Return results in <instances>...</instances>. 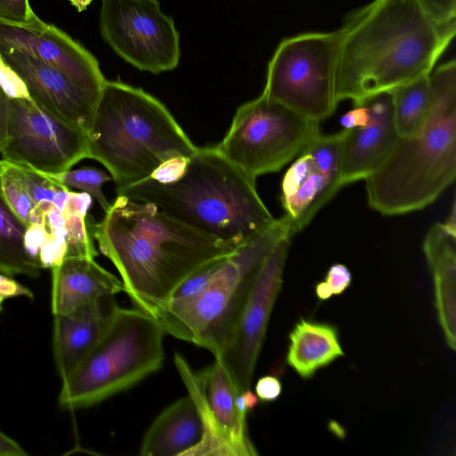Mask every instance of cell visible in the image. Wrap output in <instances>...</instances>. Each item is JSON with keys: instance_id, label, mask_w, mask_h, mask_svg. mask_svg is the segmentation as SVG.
<instances>
[{"instance_id": "9c48e42d", "label": "cell", "mask_w": 456, "mask_h": 456, "mask_svg": "<svg viewBox=\"0 0 456 456\" xmlns=\"http://www.w3.org/2000/svg\"><path fill=\"white\" fill-rule=\"evenodd\" d=\"M338 28L282 39L268 62L263 94L314 121L330 117L338 104Z\"/></svg>"}, {"instance_id": "277c9868", "label": "cell", "mask_w": 456, "mask_h": 456, "mask_svg": "<svg viewBox=\"0 0 456 456\" xmlns=\"http://www.w3.org/2000/svg\"><path fill=\"white\" fill-rule=\"evenodd\" d=\"M433 104L422 130L400 137L382 165L365 181L367 200L386 216L420 210L436 201L456 177V61L430 73Z\"/></svg>"}, {"instance_id": "8992f818", "label": "cell", "mask_w": 456, "mask_h": 456, "mask_svg": "<svg viewBox=\"0 0 456 456\" xmlns=\"http://www.w3.org/2000/svg\"><path fill=\"white\" fill-rule=\"evenodd\" d=\"M166 331L151 314L117 305L95 346L64 380L59 405L76 410L126 390L161 368Z\"/></svg>"}, {"instance_id": "d6986e66", "label": "cell", "mask_w": 456, "mask_h": 456, "mask_svg": "<svg viewBox=\"0 0 456 456\" xmlns=\"http://www.w3.org/2000/svg\"><path fill=\"white\" fill-rule=\"evenodd\" d=\"M423 251L434 281L436 308L446 342L456 348V234L434 224L423 240Z\"/></svg>"}, {"instance_id": "f35d334b", "label": "cell", "mask_w": 456, "mask_h": 456, "mask_svg": "<svg viewBox=\"0 0 456 456\" xmlns=\"http://www.w3.org/2000/svg\"><path fill=\"white\" fill-rule=\"evenodd\" d=\"M370 120V111L365 104L356 105L340 118L343 129H353L366 125Z\"/></svg>"}, {"instance_id": "603a6c76", "label": "cell", "mask_w": 456, "mask_h": 456, "mask_svg": "<svg viewBox=\"0 0 456 456\" xmlns=\"http://www.w3.org/2000/svg\"><path fill=\"white\" fill-rule=\"evenodd\" d=\"M28 226L11 209L0 190V273L10 277L39 276L42 265L25 248Z\"/></svg>"}, {"instance_id": "484cf974", "label": "cell", "mask_w": 456, "mask_h": 456, "mask_svg": "<svg viewBox=\"0 0 456 456\" xmlns=\"http://www.w3.org/2000/svg\"><path fill=\"white\" fill-rule=\"evenodd\" d=\"M43 174L68 188L73 187L87 192L97 200L104 212L110 208V203L107 200L102 188L105 183L112 180L106 172L94 167H82L57 174Z\"/></svg>"}, {"instance_id": "e575fe53", "label": "cell", "mask_w": 456, "mask_h": 456, "mask_svg": "<svg viewBox=\"0 0 456 456\" xmlns=\"http://www.w3.org/2000/svg\"><path fill=\"white\" fill-rule=\"evenodd\" d=\"M333 295H341L351 284L352 274L343 264H334L329 268L324 281Z\"/></svg>"}, {"instance_id": "44dd1931", "label": "cell", "mask_w": 456, "mask_h": 456, "mask_svg": "<svg viewBox=\"0 0 456 456\" xmlns=\"http://www.w3.org/2000/svg\"><path fill=\"white\" fill-rule=\"evenodd\" d=\"M203 423L190 395L165 408L145 432L142 456H187L201 441Z\"/></svg>"}, {"instance_id": "3957f363", "label": "cell", "mask_w": 456, "mask_h": 456, "mask_svg": "<svg viewBox=\"0 0 456 456\" xmlns=\"http://www.w3.org/2000/svg\"><path fill=\"white\" fill-rule=\"evenodd\" d=\"M248 177L214 147H197L183 175L169 184L146 178L118 195L154 204L195 230L237 248L275 220Z\"/></svg>"}, {"instance_id": "4316f807", "label": "cell", "mask_w": 456, "mask_h": 456, "mask_svg": "<svg viewBox=\"0 0 456 456\" xmlns=\"http://www.w3.org/2000/svg\"><path fill=\"white\" fill-rule=\"evenodd\" d=\"M67 231L66 256H85L95 257L98 253L94 243L93 219L87 216L62 215Z\"/></svg>"}, {"instance_id": "7402d4cb", "label": "cell", "mask_w": 456, "mask_h": 456, "mask_svg": "<svg viewBox=\"0 0 456 456\" xmlns=\"http://www.w3.org/2000/svg\"><path fill=\"white\" fill-rule=\"evenodd\" d=\"M287 363L303 379L344 355L337 329L323 322L301 319L289 335Z\"/></svg>"}, {"instance_id": "d6a6232c", "label": "cell", "mask_w": 456, "mask_h": 456, "mask_svg": "<svg viewBox=\"0 0 456 456\" xmlns=\"http://www.w3.org/2000/svg\"><path fill=\"white\" fill-rule=\"evenodd\" d=\"M188 157H174L162 162L149 178L162 183L169 184L178 181L185 173L189 163Z\"/></svg>"}, {"instance_id": "7a4b0ae2", "label": "cell", "mask_w": 456, "mask_h": 456, "mask_svg": "<svg viewBox=\"0 0 456 456\" xmlns=\"http://www.w3.org/2000/svg\"><path fill=\"white\" fill-rule=\"evenodd\" d=\"M94 237L118 270L134 305L155 316L175 289L235 248L168 216L154 204L118 195Z\"/></svg>"}, {"instance_id": "ac0fdd59", "label": "cell", "mask_w": 456, "mask_h": 456, "mask_svg": "<svg viewBox=\"0 0 456 456\" xmlns=\"http://www.w3.org/2000/svg\"><path fill=\"white\" fill-rule=\"evenodd\" d=\"M125 292L121 280L94 257L65 256L52 268V312L66 314L99 298Z\"/></svg>"}, {"instance_id": "1f68e13d", "label": "cell", "mask_w": 456, "mask_h": 456, "mask_svg": "<svg viewBox=\"0 0 456 456\" xmlns=\"http://www.w3.org/2000/svg\"><path fill=\"white\" fill-rule=\"evenodd\" d=\"M37 18L28 0H0V20L28 25Z\"/></svg>"}, {"instance_id": "b9f144b4", "label": "cell", "mask_w": 456, "mask_h": 456, "mask_svg": "<svg viewBox=\"0 0 456 456\" xmlns=\"http://www.w3.org/2000/svg\"><path fill=\"white\" fill-rule=\"evenodd\" d=\"M46 225L48 230L63 227L65 225V218L61 212L53 208L46 216Z\"/></svg>"}, {"instance_id": "74e56055", "label": "cell", "mask_w": 456, "mask_h": 456, "mask_svg": "<svg viewBox=\"0 0 456 456\" xmlns=\"http://www.w3.org/2000/svg\"><path fill=\"white\" fill-rule=\"evenodd\" d=\"M91 205L92 196L90 194L85 191L74 192L69 191L68 201L61 214H75L86 216Z\"/></svg>"}, {"instance_id": "cb8c5ba5", "label": "cell", "mask_w": 456, "mask_h": 456, "mask_svg": "<svg viewBox=\"0 0 456 456\" xmlns=\"http://www.w3.org/2000/svg\"><path fill=\"white\" fill-rule=\"evenodd\" d=\"M390 93L399 136L410 137L419 134L429 118L433 104L430 74L399 86Z\"/></svg>"}, {"instance_id": "7bdbcfd3", "label": "cell", "mask_w": 456, "mask_h": 456, "mask_svg": "<svg viewBox=\"0 0 456 456\" xmlns=\"http://www.w3.org/2000/svg\"><path fill=\"white\" fill-rule=\"evenodd\" d=\"M69 195V190L67 186L63 187L62 189L59 190L53 200V204L55 208H57L60 212H62L66 203L68 201Z\"/></svg>"}, {"instance_id": "e0dca14e", "label": "cell", "mask_w": 456, "mask_h": 456, "mask_svg": "<svg viewBox=\"0 0 456 456\" xmlns=\"http://www.w3.org/2000/svg\"><path fill=\"white\" fill-rule=\"evenodd\" d=\"M116 307L114 296H109L71 312L53 315V350L61 381L99 342Z\"/></svg>"}, {"instance_id": "ee69618b", "label": "cell", "mask_w": 456, "mask_h": 456, "mask_svg": "<svg viewBox=\"0 0 456 456\" xmlns=\"http://www.w3.org/2000/svg\"><path fill=\"white\" fill-rule=\"evenodd\" d=\"M315 292L319 299L327 300L333 295L330 288L325 281L317 283Z\"/></svg>"}, {"instance_id": "d590c367", "label": "cell", "mask_w": 456, "mask_h": 456, "mask_svg": "<svg viewBox=\"0 0 456 456\" xmlns=\"http://www.w3.org/2000/svg\"><path fill=\"white\" fill-rule=\"evenodd\" d=\"M282 390L281 380L272 375L260 378L255 387L257 398L261 402H273L278 399Z\"/></svg>"}, {"instance_id": "f1b7e54d", "label": "cell", "mask_w": 456, "mask_h": 456, "mask_svg": "<svg viewBox=\"0 0 456 456\" xmlns=\"http://www.w3.org/2000/svg\"><path fill=\"white\" fill-rule=\"evenodd\" d=\"M9 163L12 166L13 174L35 204L42 201L53 203L55 193L65 187V185L45 176L43 173L27 165Z\"/></svg>"}, {"instance_id": "ab89813d", "label": "cell", "mask_w": 456, "mask_h": 456, "mask_svg": "<svg viewBox=\"0 0 456 456\" xmlns=\"http://www.w3.org/2000/svg\"><path fill=\"white\" fill-rule=\"evenodd\" d=\"M9 99L0 84V152L7 139Z\"/></svg>"}, {"instance_id": "52a82bcc", "label": "cell", "mask_w": 456, "mask_h": 456, "mask_svg": "<svg viewBox=\"0 0 456 456\" xmlns=\"http://www.w3.org/2000/svg\"><path fill=\"white\" fill-rule=\"evenodd\" d=\"M286 236L293 235L283 216L224 257L199 296L155 315L166 333L208 350L215 358L218 356L231 337L259 266Z\"/></svg>"}, {"instance_id": "7c38bea8", "label": "cell", "mask_w": 456, "mask_h": 456, "mask_svg": "<svg viewBox=\"0 0 456 456\" xmlns=\"http://www.w3.org/2000/svg\"><path fill=\"white\" fill-rule=\"evenodd\" d=\"M174 360L203 423L202 439L187 456L257 455L248 436L247 415L236 404L239 394L221 364L215 360L195 372L180 354Z\"/></svg>"}, {"instance_id": "4dcf8cb0", "label": "cell", "mask_w": 456, "mask_h": 456, "mask_svg": "<svg viewBox=\"0 0 456 456\" xmlns=\"http://www.w3.org/2000/svg\"><path fill=\"white\" fill-rule=\"evenodd\" d=\"M432 21L447 25L456 22V0H413Z\"/></svg>"}, {"instance_id": "60d3db41", "label": "cell", "mask_w": 456, "mask_h": 456, "mask_svg": "<svg viewBox=\"0 0 456 456\" xmlns=\"http://www.w3.org/2000/svg\"><path fill=\"white\" fill-rule=\"evenodd\" d=\"M27 454L15 440L0 430V456H26Z\"/></svg>"}, {"instance_id": "7dc6e473", "label": "cell", "mask_w": 456, "mask_h": 456, "mask_svg": "<svg viewBox=\"0 0 456 456\" xmlns=\"http://www.w3.org/2000/svg\"><path fill=\"white\" fill-rule=\"evenodd\" d=\"M1 309H2V305H0V311H1Z\"/></svg>"}, {"instance_id": "836d02e7", "label": "cell", "mask_w": 456, "mask_h": 456, "mask_svg": "<svg viewBox=\"0 0 456 456\" xmlns=\"http://www.w3.org/2000/svg\"><path fill=\"white\" fill-rule=\"evenodd\" d=\"M48 235L49 230L46 224H32L26 230L24 236L25 248L37 262H39L40 249Z\"/></svg>"}, {"instance_id": "9a60e30c", "label": "cell", "mask_w": 456, "mask_h": 456, "mask_svg": "<svg viewBox=\"0 0 456 456\" xmlns=\"http://www.w3.org/2000/svg\"><path fill=\"white\" fill-rule=\"evenodd\" d=\"M0 61L23 82L35 103L87 134L98 96L26 53L0 46Z\"/></svg>"}, {"instance_id": "4fadbf2b", "label": "cell", "mask_w": 456, "mask_h": 456, "mask_svg": "<svg viewBox=\"0 0 456 456\" xmlns=\"http://www.w3.org/2000/svg\"><path fill=\"white\" fill-rule=\"evenodd\" d=\"M290 239L282 238L262 262L231 337L216 357L238 394L250 388L271 313L281 288Z\"/></svg>"}, {"instance_id": "83f0119b", "label": "cell", "mask_w": 456, "mask_h": 456, "mask_svg": "<svg viewBox=\"0 0 456 456\" xmlns=\"http://www.w3.org/2000/svg\"><path fill=\"white\" fill-rule=\"evenodd\" d=\"M0 190L11 209L29 225V213L35 203L13 174L11 164L3 159L0 160Z\"/></svg>"}, {"instance_id": "2e32d148", "label": "cell", "mask_w": 456, "mask_h": 456, "mask_svg": "<svg viewBox=\"0 0 456 456\" xmlns=\"http://www.w3.org/2000/svg\"><path fill=\"white\" fill-rule=\"evenodd\" d=\"M369 122L359 127L346 129L344 142L342 186L365 180L389 156L400 136L393 114L390 92H382L368 98Z\"/></svg>"}, {"instance_id": "d4e9b609", "label": "cell", "mask_w": 456, "mask_h": 456, "mask_svg": "<svg viewBox=\"0 0 456 456\" xmlns=\"http://www.w3.org/2000/svg\"><path fill=\"white\" fill-rule=\"evenodd\" d=\"M346 129L334 134H319L304 152L313 159L317 169L338 191L342 186L344 142Z\"/></svg>"}, {"instance_id": "ffe728a7", "label": "cell", "mask_w": 456, "mask_h": 456, "mask_svg": "<svg viewBox=\"0 0 456 456\" xmlns=\"http://www.w3.org/2000/svg\"><path fill=\"white\" fill-rule=\"evenodd\" d=\"M338 191L308 153L297 157L282 178L281 195L292 235L302 231Z\"/></svg>"}, {"instance_id": "bcb514c9", "label": "cell", "mask_w": 456, "mask_h": 456, "mask_svg": "<svg viewBox=\"0 0 456 456\" xmlns=\"http://www.w3.org/2000/svg\"><path fill=\"white\" fill-rule=\"evenodd\" d=\"M71 4L78 11L86 10L93 0H69Z\"/></svg>"}, {"instance_id": "5bb4252c", "label": "cell", "mask_w": 456, "mask_h": 456, "mask_svg": "<svg viewBox=\"0 0 456 456\" xmlns=\"http://www.w3.org/2000/svg\"><path fill=\"white\" fill-rule=\"evenodd\" d=\"M0 46L26 53L100 97L105 78L96 58L78 42L37 18L28 25L0 20Z\"/></svg>"}, {"instance_id": "8d00e7d4", "label": "cell", "mask_w": 456, "mask_h": 456, "mask_svg": "<svg viewBox=\"0 0 456 456\" xmlns=\"http://www.w3.org/2000/svg\"><path fill=\"white\" fill-rule=\"evenodd\" d=\"M20 296L32 298L33 293L12 277L0 273V305L7 298Z\"/></svg>"}, {"instance_id": "6da1fadb", "label": "cell", "mask_w": 456, "mask_h": 456, "mask_svg": "<svg viewBox=\"0 0 456 456\" xmlns=\"http://www.w3.org/2000/svg\"><path fill=\"white\" fill-rule=\"evenodd\" d=\"M338 30L336 98L356 106L430 74L456 22L432 21L413 0H372L347 13Z\"/></svg>"}, {"instance_id": "8fae6325", "label": "cell", "mask_w": 456, "mask_h": 456, "mask_svg": "<svg viewBox=\"0 0 456 456\" xmlns=\"http://www.w3.org/2000/svg\"><path fill=\"white\" fill-rule=\"evenodd\" d=\"M2 159L39 172L57 174L88 158L87 134L31 99H9L7 139Z\"/></svg>"}, {"instance_id": "30bf717a", "label": "cell", "mask_w": 456, "mask_h": 456, "mask_svg": "<svg viewBox=\"0 0 456 456\" xmlns=\"http://www.w3.org/2000/svg\"><path fill=\"white\" fill-rule=\"evenodd\" d=\"M99 27L112 51L141 71L159 74L179 64V32L158 0H102Z\"/></svg>"}, {"instance_id": "f546056e", "label": "cell", "mask_w": 456, "mask_h": 456, "mask_svg": "<svg viewBox=\"0 0 456 456\" xmlns=\"http://www.w3.org/2000/svg\"><path fill=\"white\" fill-rule=\"evenodd\" d=\"M67 231L65 226L49 230V235L39 252V262L45 268L60 264L67 253Z\"/></svg>"}, {"instance_id": "ba28073f", "label": "cell", "mask_w": 456, "mask_h": 456, "mask_svg": "<svg viewBox=\"0 0 456 456\" xmlns=\"http://www.w3.org/2000/svg\"><path fill=\"white\" fill-rule=\"evenodd\" d=\"M307 118L265 94L240 106L217 151L248 177L281 170L320 134Z\"/></svg>"}, {"instance_id": "5b68a950", "label": "cell", "mask_w": 456, "mask_h": 456, "mask_svg": "<svg viewBox=\"0 0 456 456\" xmlns=\"http://www.w3.org/2000/svg\"><path fill=\"white\" fill-rule=\"evenodd\" d=\"M88 158L103 165L117 191L149 178L165 160L191 157L197 147L157 98L105 80L87 133Z\"/></svg>"}, {"instance_id": "f6af8a7d", "label": "cell", "mask_w": 456, "mask_h": 456, "mask_svg": "<svg viewBox=\"0 0 456 456\" xmlns=\"http://www.w3.org/2000/svg\"><path fill=\"white\" fill-rule=\"evenodd\" d=\"M444 227L452 233L456 234V204L453 201L451 213L444 223Z\"/></svg>"}]
</instances>
